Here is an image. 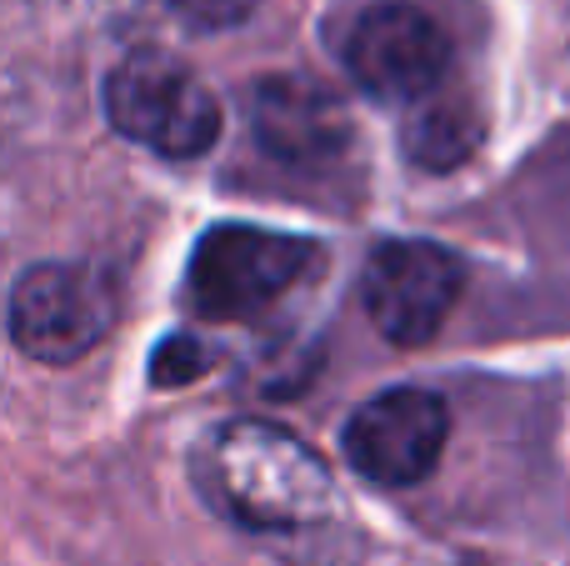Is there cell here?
<instances>
[{
    "mask_svg": "<svg viewBox=\"0 0 570 566\" xmlns=\"http://www.w3.org/2000/svg\"><path fill=\"white\" fill-rule=\"evenodd\" d=\"M206 487L246 531H305L331 511V471L271 421H230L210 437Z\"/></svg>",
    "mask_w": 570,
    "mask_h": 566,
    "instance_id": "cell-1",
    "label": "cell"
},
{
    "mask_svg": "<svg viewBox=\"0 0 570 566\" xmlns=\"http://www.w3.org/2000/svg\"><path fill=\"white\" fill-rule=\"evenodd\" d=\"M106 116L136 146L170 160H190L216 146L220 100L210 86L166 50H130L106 76Z\"/></svg>",
    "mask_w": 570,
    "mask_h": 566,
    "instance_id": "cell-2",
    "label": "cell"
},
{
    "mask_svg": "<svg viewBox=\"0 0 570 566\" xmlns=\"http://www.w3.org/2000/svg\"><path fill=\"white\" fill-rule=\"evenodd\" d=\"M311 241L266 226H210L186 266V306L206 321H250L311 266Z\"/></svg>",
    "mask_w": 570,
    "mask_h": 566,
    "instance_id": "cell-3",
    "label": "cell"
},
{
    "mask_svg": "<svg viewBox=\"0 0 570 566\" xmlns=\"http://www.w3.org/2000/svg\"><path fill=\"white\" fill-rule=\"evenodd\" d=\"M110 311H116V296L90 266L46 261V266L20 271L10 291V341L30 361L70 367L100 347V336L110 331Z\"/></svg>",
    "mask_w": 570,
    "mask_h": 566,
    "instance_id": "cell-4",
    "label": "cell"
},
{
    "mask_svg": "<svg viewBox=\"0 0 570 566\" xmlns=\"http://www.w3.org/2000/svg\"><path fill=\"white\" fill-rule=\"evenodd\" d=\"M345 66L365 96L385 106H421L445 86L451 40L425 10L415 6H371L345 40Z\"/></svg>",
    "mask_w": 570,
    "mask_h": 566,
    "instance_id": "cell-5",
    "label": "cell"
},
{
    "mask_svg": "<svg viewBox=\"0 0 570 566\" xmlns=\"http://www.w3.org/2000/svg\"><path fill=\"white\" fill-rule=\"evenodd\" d=\"M365 316L395 347H425L465 291V266L435 241H385L365 266Z\"/></svg>",
    "mask_w": 570,
    "mask_h": 566,
    "instance_id": "cell-6",
    "label": "cell"
},
{
    "mask_svg": "<svg viewBox=\"0 0 570 566\" xmlns=\"http://www.w3.org/2000/svg\"><path fill=\"white\" fill-rule=\"evenodd\" d=\"M451 437V411L425 387H391L345 421V461L375 487H415L435 471Z\"/></svg>",
    "mask_w": 570,
    "mask_h": 566,
    "instance_id": "cell-7",
    "label": "cell"
},
{
    "mask_svg": "<svg viewBox=\"0 0 570 566\" xmlns=\"http://www.w3.org/2000/svg\"><path fill=\"white\" fill-rule=\"evenodd\" d=\"M250 126L276 166L321 176L351 150V110L341 96L305 76H271L250 96Z\"/></svg>",
    "mask_w": 570,
    "mask_h": 566,
    "instance_id": "cell-8",
    "label": "cell"
},
{
    "mask_svg": "<svg viewBox=\"0 0 570 566\" xmlns=\"http://www.w3.org/2000/svg\"><path fill=\"white\" fill-rule=\"evenodd\" d=\"M475 140H481V116L471 110V100H425V110L405 130V150L425 170L461 166Z\"/></svg>",
    "mask_w": 570,
    "mask_h": 566,
    "instance_id": "cell-9",
    "label": "cell"
},
{
    "mask_svg": "<svg viewBox=\"0 0 570 566\" xmlns=\"http://www.w3.org/2000/svg\"><path fill=\"white\" fill-rule=\"evenodd\" d=\"M200 371H210V351L200 347V341H190V336H170L166 347L156 351L150 377H156L160 387H186V381H196Z\"/></svg>",
    "mask_w": 570,
    "mask_h": 566,
    "instance_id": "cell-10",
    "label": "cell"
},
{
    "mask_svg": "<svg viewBox=\"0 0 570 566\" xmlns=\"http://www.w3.org/2000/svg\"><path fill=\"white\" fill-rule=\"evenodd\" d=\"M196 30H230L256 10V0H170Z\"/></svg>",
    "mask_w": 570,
    "mask_h": 566,
    "instance_id": "cell-11",
    "label": "cell"
}]
</instances>
